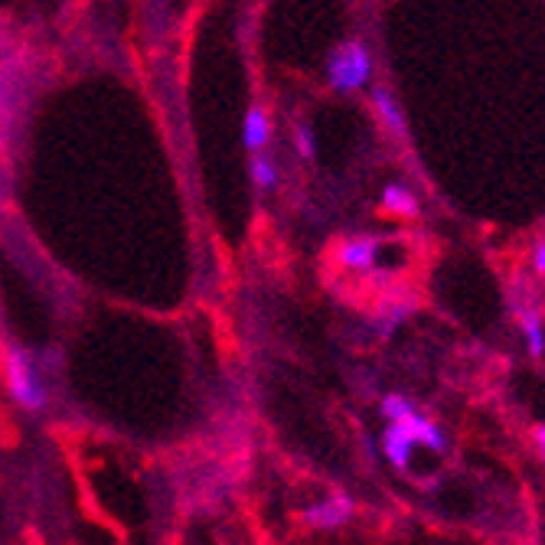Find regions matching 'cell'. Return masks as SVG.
Instances as JSON below:
<instances>
[{
    "mask_svg": "<svg viewBox=\"0 0 545 545\" xmlns=\"http://www.w3.org/2000/svg\"><path fill=\"white\" fill-rule=\"evenodd\" d=\"M327 79L333 92H359L373 79V56L359 40H346L327 59Z\"/></svg>",
    "mask_w": 545,
    "mask_h": 545,
    "instance_id": "obj_1",
    "label": "cell"
},
{
    "mask_svg": "<svg viewBox=\"0 0 545 545\" xmlns=\"http://www.w3.org/2000/svg\"><path fill=\"white\" fill-rule=\"evenodd\" d=\"M4 373H7V389L14 395V402L27 412H43L46 408V386L40 373H36L33 359L20 346H7L4 356Z\"/></svg>",
    "mask_w": 545,
    "mask_h": 545,
    "instance_id": "obj_2",
    "label": "cell"
},
{
    "mask_svg": "<svg viewBox=\"0 0 545 545\" xmlns=\"http://www.w3.org/2000/svg\"><path fill=\"white\" fill-rule=\"evenodd\" d=\"M382 252V239L376 235H353L337 249V262L346 271H373Z\"/></svg>",
    "mask_w": 545,
    "mask_h": 545,
    "instance_id": "obj_3",
    "label": "cell"
},
{
    "mask_svg": "<svg viewBox=\"0 0 545 545\" xmlns=\"http://www.w3.org/2000/svg\"><path fill=\"white\" fill-rule=\"evenodd\" d=\"M353 513H356V506H353L350 497H330V500H324V503H314L311 510L304 513V523L327 532V529H340V526H346V523L353 519Z\"/></svg>",
    "mask_w": 545,
    "mask_h": 545,
    "instance_id": "obj_4",
    "label": "cell"
},
{
    "mask_svg": "<svg viewBox=\"0 0 545 545\" xmlns=\"http://www.w3.org/2000/svg\"><path fill=\"white\" fill-rule=\"evenodd\" d=\"M415 438H412V431H408L402 421H389V428H386V435H382V451H386L389 457V464H395L399 470L408 467V461H412V448H415Z\"/></svg>",
    "mask_w": 545,
    "mask_h": 545,
    "instance_id": "obj_5",
    "label": "cell"
},
{
    "mask_svg": "<svg viewBox=\"0 0 545 545\" xmlns=\"http://www.w3.org/2000/svg\"><path fill=\"white\" fill-rule=\"evenodd\" d=\"M271 141V118L265 108H249L245 111V121H242V144L249 147V151H265Z\"/></svg>",
    "mask_w": 545,
    "mask_h": 545,
    "instance_id": "obj_6",
    "label": "cell"
},
{
    "mask_svg": "<svg viewBox=\"0 0 545 545\" xmlns=\"http://www.w3.org/2000/svg\"><path fill=\"white\" fill-rule=\"evenodd\" d=\"M399 421H402L408 431H412V438L418 444H425V448H431V451H444V444H448V438L441 435V428L435 425V421L425 418V415H418L415 408L405 418H399Z\"/></svg>",
    "mask_w": 545,
    "mask_h": 545,
    "instance_id": "obj_7",
    "label": "cell"
},
{
    "mask_svg": "<svg viewBox=\"0 0 545 545\" xmlns=\"http://www.w3.org/2000/svg\"><path fill=\"white\" fill-rule=\"evenodd\" d=\"M373 108H376V115L379 121L386 125L389 131L395 134H405V115H402V105H399V98H395L389 89H373Z\"/></svg>",
    "mask_w": 545,
    "mask_h": 545,
    "instance_id": "obj_8",
    "label": "cell"
},
{
    "mask_svg": "<svg viewBox=\"0 0 545 545\" xmlns=\"http://www.w3.org/2000/svg\"><path fill=\"white\" fill-rule=\"evenodd\" d=\"M382 209L392 216H402V219H415L418 216V200L412 196V190L399 187V183H389L382 190Z\"/></svg>",
    "mask_w": 545,
    "mask_h": 545,
    "instance_id": "obj_9",
    "label": "cell"
},
{
    "mask_svg": "<svg viewBox=\"0 0 545 545\" xmlns=\"http://www.w3.org/2000/svg\"><path fill=\"white\" fill-rule=\"evenodd\" d=\"M519 327H523V337L529 346V356H542L545 353V330H542V320L536 311H519Z\"/></svg>",
    "mask_w": 545,
    "mask_h": 545,
    "instance_id": "obj_10",
    "label": "cell"
},
{
    "mask_svg": "<svg viewBox=\"0 0 545 545\" xmlns=\"http://www.w3.org/2000/svg\"><path fill=\"white\" fill-rule=\"evenodd\" d=\"M249 173H252V183H255L258 190H275L278 187V167H275V160L265 157L262 151L252 154Z\"/></svg>",
    "mask_w": 545,
    "mask_h": 545,
    "instance_id": "obj_11",
    "label": "cell"
},
{
    "mask_svg": "<svg viewBox=\"0 0 545 545\" xmlns=\"http://www.w3.org/2000/svg\"><path fill=\"white\" fill-rule=\"evenodd\" d=\"M408 412H412V402L402 399V395H386V399H382V415H386L389 421H399Z\"/></svg>",
    "mask_w": 545,
    "mask_h": 545,
    "instance_id": "obj_12",
    "label": "cell"
},
{
    "mask_svg": "<svg viewBox=\"0 0 545 545\" xmlns=\"http://www.w3.org/2000/svg\"><path fill=\"white\" fill-rule=\"evenodd\" d=\"M294 147H297V154H301V157H314V154H317L314 131L307 128V125H297V128H294Z\"/></svg>",
    "mask_w": 545,
    "mask_h": 545,
    "instance_id": "obj_13",
    "label": "cell"
},
{
    "mask_svg": "<svg viewBox=\"0 0 545 545\" xmlns=\"http://www.w3.org/2000/svg\"><path fill=\"white\" fill-rule=\"evenodd\" d=\"M532 265H536V271L545 278V239L536 245V255H532Z\"/></svg>",
    "mask_w": 545,
    "mask_h": 545,
    "instance_id": "obj_14",
    "label": "cell"
},
{
    "mask_svg": "<svg viewBox=\"0 0 545 545\" xmlns=\"http://www.w3.org/2000/svg\"><path fill=\"white\" fill-rule=\"evenodd\" d=\"M536 444H539V451H542V457H545V425L536 428Z\"/></svg>",
    "mask_w": 545,
    "mask_h": 545,
    "instance_id": "obj_15",
    "label": "cell"
}]
</instances>
